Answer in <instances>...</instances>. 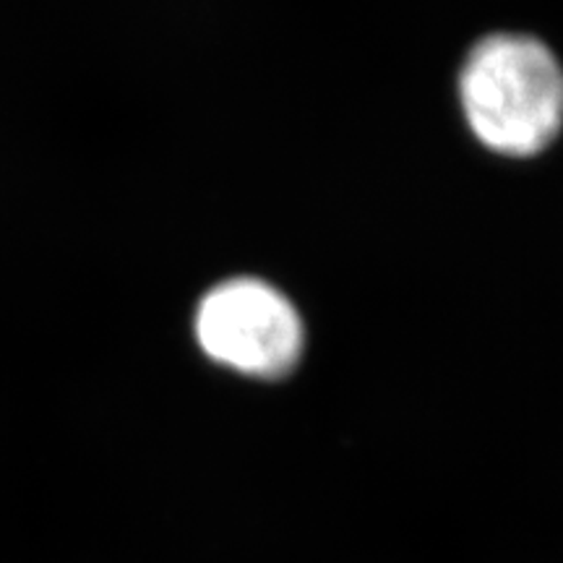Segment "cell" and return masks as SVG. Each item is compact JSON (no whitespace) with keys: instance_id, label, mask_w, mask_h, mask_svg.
Here are the masks:
<instances>
[{"instance_id":"cell-1","label":"cell","mask_w":563,"mask_h":563,"mask_svg":"<svg viewBox=\"0 0 563 563\" xmlns=\"http://www.w3.org/2000/svg\"><path fill=\"white\" fill-rule=\"evenodd\" d=\"M464 118L504 157H532L563 129V68L543 42L493 34L473 47L460 76Z\"/></svg>"},{"instance_id":"cell-2","label":"cell","mask_w":563,"mask_h":563,"mask_svg":"<svg viewBox=\"0 0 563 563\" xmlns=\"http://www.w3.org/2000/svg\"><path fill=\"white\" fill-rule=\"evenodd\" d=\"M196 340L224 368L251 378H282L298 365L306 332L285 295L262 279L238 277L203 295Z\"/></svg>"}]
</instances>
